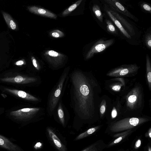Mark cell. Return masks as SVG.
Returning a JSON list of instances; mask_svg holds the SVG:
<instances>
[{
	"label": "cell",
	"mask_w": 151,
	"mask_h": 151,
	"mask_svg": "<svg viewBox=\"0 0 151 151\" xmlns=\"http://www.w3.org/2000/svg\"><path fill=\"white\" fill-rule=\"evenodd\" d=\"M69 68L65 69L48 96L47 110L50 116L53 114L59 101L61 99L69 79Z\"/></svg>",
	"instance_id": "1"
},
{
	"label": "cell",
	"mask_w": 151,
	"mask_h": 151,
	"mask_svg": "<svg viewBox=\"0 0 151 151\" xmlns=\"http://www.w3.org/2000/svg\"><path fill=\"white\" fill-rule=\"evenodd\" d=\"M44 110L40 107L26 108L12 111L10 114L15 120L26 122L35 119H39L44 115Z\"/></svg>",
	"instance_id": "2"
},
{
	"label": "cell",
	"mask_w": 151,
	"mask_h": 151,
	"mask_svg": "<svg viewBox=\"0 0 151 151\" xmlns=\"http://www.w3.org/2000/svg\"><path fill=\"white\" fill-rule=\"evenodd\" d=\"M114 39H110L104 40L100 39L97 41L92 46L88 51L86 56V58L88 59L94 54L103 51L114 43Z\"/></svg>",
	"instance_id": "3"
},
{
	"label": "cell",
	"mask_w": 151,
	"mask_h": 151,
	"mask_svg": "<svg viewBox=\"0 0 151 151\" xmlns=\"http://www.w3.org/2000/svg\"><path fill=\"white\" fill-rule=\"evenodd\" d=\"M44 55L46 59L55 68L60 67L64 63L65 56L63 54L53 50H47Z\"/></svg>",
	"instance_id": "4"
},
{
	"label": "cell",
	"mask_w": 151,
	"mask_h": 151,
	"mask_svg": "<svg viewBox=\"0 0 151 151\" xmlns=\"http://www.w3.org/2000/svg\"><path fill=\"white\" fill-rule=\"evenodd\" d=\"M104 1L109 6V7L118 12L123 14L133 20L137 21L138 19L132 14L118 0H105Z\"/></svg>",
	"instance_id": "5"
},
{
	"label": "cell",
	"mask_w": 151,
	"mask_h": 151,
	"mask_svg": "<svg viewBox=\"0 0 151 151\" xmlns=\"http://www.w3.org/2000/svg\"><path fill=\"white\" fill-rule=\"evenodd\" d=\"M3 82L27 84L36 83L39 81V78L35 77H24L18 76L14 77L5 78L1 79Z\"/></svg>",
	"instance_id": "6"
},
{
	"label": "cell",
	"mask_w": 151,
	"mask_h": 151,
	"mask_svg": "<svg viewBox=\"0 0 151 151\" xmlns=\"http://www.w3.org/2000/svg\"><path fill=\"white\" fill-rule=\"evenodd\" d=\"M139 122V119L136 118H132L127 121L119 123L113 126L111 128V132H115L130 129L137 126Z\"/></svg>",
	"instance_id": "7"
},
{
	"label": "cell",
	"mask_w": 151,
	"mask_h": 151,
	"mask_svg": "<svg viewBox=\"0 0 151 151\" xmlns=\"http://www.w3.org/2000/svg\"><path fill=\"white\" fill-rule=\"evenodd\" d=\"M0 148L7 151H24L10 139L0 134Z\"/></svg>",
	"instance_id": "8"
},
{
	"label": "cell",
	"mask_w": 151,
	"mask_h": 151,
	"mask_svg": "<svg viewBox=\"0 0 151 151\" xmlns=\"http://www.w3.org/2000/svg\"><path fill=\"white\" fill-rule=\"evenodd\" d=\"M47 131L51 141L59 151H67L66 146L61 141L52 129L48 127Z\"/></svg>",
	"instance_id": "9"
},
{
	"label": "cell",
	"mask_w": 151,
	"mask_h": 151,
	"mask_svg": "<svg viewBox=\"0 0 151 151\" xmlns=\"http://www.w3.org/2000/svg\"><path fill=\"white\" fill-rule=\"evenodd\" d=\"M4 89L12 94L25 100L35 102H39V99L24 91L7 88Z\"/></svg>",
	"instance_id": "10"
},
{
	"label": "cell",
	"mask_w": 151,
	"mask_h": 151,
	"mask_svg": "<svg viewBox=\"0 0 151 151\" xmlns=\"http://www.w3.org/2000/svg\"><path fill=\"white\" fill-rule=\"evenodd\" d=\"M107 7L111 13L127 29L130 35H134L135 32L133 26L119 14Z\"/></svg>",
	"instance_id": "11"
},
{
	"label": "cell",
	"mask_w": 151,
	"mask_h": 151,
	"mask_svg": "<svg viewBox=\"0 0 151 151\" xmlns=\"http://www.w3.org/2000/svg\"><path fill=\"white\" fill-rule=\"evenodd\" d=\"M28 10L31 12L51 18L55 19L57 16L55 14L45 9L33 6L28 7Z\"/></svg>",
	"instance_id": "12"
},
{
	"label": "cell",
	"mask_w": 151,
	"mask_h": 151,
	"mask_svg": "<svg viewBox=\"0 0 151 151\" xmlns=\"http://www.w3.org/2000/svg\"><path fill=\"white\" fill-rule=\"evenodd\" d=\"M105 9L109 18L118 28L122 34L126 38L129 39H131V37L130 35L125 29L119 22L111 13L106 5L105 6Z\"/></svg>",
	"instance_id": "13"
},
{
	"label": "cell",
	"mask_w": 151,
	"mask_h": 151,
	"mask_svg": "<svg viewBox=\"0 0 151 151\" xmlns=\"http://www.w3.org/2000/svg\"><path fill=\"white\" fill-rule=\"evenodd\" d=\"M57 108V113L59 121L62 125L65 126V113L63 109L62 99L59 101Z\"/></svg>",
	"instance_id": "14"
},
{
	"label": "cell",
	"mask_w": 151,
	"mask_h": 151,
	"mask_svg": "<svg viewBox=\"0 0 151 151\" xmlns=\"http://www.w3.org/2000/svg\"><path fill=\"white\" fill-rule=\"evenodd\" d=\"M4 18L9 27L12 30L16 29L17 25L11 16L5 12H2Z\"/></svg>",
	"instance_id": "15"
},
{
	"label": "cell",
	"mask_w": 151,
	"mask_h": 151,
	"mask_svg": "<svg viewBox=\"0 0 151 151\" xmlns=\"http://www.w3.org/2000/svg\"><path fill=\"white\" fill-rule=\"evenodd\" d=\"M92 10L95 16L101 22L103 21V16L100 7L97 4H94L92 7Z\"/></svg>",
	"instance_id": "16"
},
{
	"label": "cell",
	"mask_w": 151,
	"mask_h": 151,
	"mask_svg": "<svg viewBox=\"0 0 151 151\" xmlns=\"http://www.w3.org/2000/svg\"><path fill=\"white\" fill-rule=\"evenodd\" d=\"M97 128L93 127L88 129L86 131L79 134L74 139L75 141H77L83 139L94 132Z\"/></svg>",
	"instance_id": "17"
},
{
	"label": "cell",
	"mask_w": 151,
	"mask_h": 151,
	"mask_svg": "<svg viewBox=\"0 0 151 151\" xmlns=\"http://www.w3.org/2000/svg\"><path fill=\"white\" fill-rule=\"evenodd\" d=\"M82 1V0H78L74 4L71 5L63 12L62 15L63 16H65L69 14L80 5Z\"/></svg>",
	"instance_id": "18"
},
{
	"label": "cell",
	"mask_w": 151,
	"mask_h": 151,
	"mask_svg": "<svg viewBox=\"0 0 151 151\" xmlns=\"http://www.w3.org/2000/svg\"><path fill=\"white\" fill-rule=\"evenodd\" d=\"M105 22L106 24V29L108 32L113 34H117L116 29L112 22L109 19H106Z\"/></svg>",
	"instance_id": "19"
},
{
	"label": "cell",
	"mask_w": 151,
	"mask_h": 151,
	"mask_svg": "<svg viewBox=\"0 0 151 151\" xmlns=\"http://www.w3.org/2000/svg\"><path fill=\"white\" fill-rule=\"evenodd\" d=\"M50 35L52 37L56 38L62 37L64 35L63 32L58 29L52 31L50 33Z\"/></svg>",
	"instance_id": "20"
},
{
	"label": "cell",
	"mask_w": 151,
	"mask_h": 151,
	"mask_svg": "<svg viewBox=\"0 0 151 151\" xmlns=\"http://www.w3.org/2000/svg\"><path fill=\"white\" fill-rule=\"evenodd\" d=\"M145 42L147 47L150 49L151 48V34L150 32L148 33L146 35L145 37Z\"/></svg>",
	"instance_id": "21"
},
{
	"label": "cell",
	"mask_w": 151,
	"mask_h": 151,
	"mask_svg": "<svg viewBox=\"0 0 151 151\" xmlns=\"http://www.w3.org/2000/svg\"><path fill=\"white\" fill-rule=\"evenodd\" d=\"M82 151H99L96 144H92L87 147Z\"/></svg>",
	"instance_id": "22"
},
{
	"label": "cell",
	"mask_w": 151,
	"mask_h": 151,
	"mask_svg": "<svg viewBox=\"0 0 151 151\" xmlns=\"http://www.w3.org/2000/svg\"><path fill=\"white\" fill-rule=\"evenodd\" d=\"M142 9L145 11L151 13V7L150 6L146 3H143L141 4Z\"/></svg>",
	"instance_id": "23"
},
{
	"label": "cell",
	"mask_w": 151,
	"mask_h": 151,
	"mask_svg": "<svg viewBox=\"0 0 151 151\" xmlns=\"http://www.w3.org/2000/svg\"><path fill=\"white\" fill-rule=\"evenodd\" d=\"M31 59L34 66L37 70H39L40 67L36 59L34 57H32Z\"/></svg>",
	"instance_id": "24"
},
{
	"label": "cell",
	"mask_w": 151,
	"mask_h": 151,
	"mask_svg": "<svg viewBox=\"0 0 151 151\" xmlns=\"http://www.w3.org/2000/svg\"><path fill=\"white\" fill-rule=\"evenodd\" d=\"M125 136L126 135H125V134H124V135L119 137L118 138L115 139L113 142H111L109 146H111L115 144H116L117 143H118L119 142H120L122 139H123V138H124Z\"/></svg>",
	"instance_id": "25"
},
{
	"label": "cell",
	"mask_w": 151,
	"mask_h": 151,
	"mask_svg": "<svg viewBox=\"0 0 151 151\" xmlns=\"http://www.w3.org/2000/svg\"><path fill=\"white\" fill-rule=\"evenodd\" d=\"M14 64L16 65L22 66V65H25L26 62L24 59H22L17 61Z\"/></svg>",
	"instance_id": "26"
},
{
	"label": "cell",
	"mask_w": 151,
	"mask_h": 151,
	"mask_svg": "<svg viewBox=\"0 0 151 151\" xmlns=\"http://www.w3.org/2000/svg\"><path fill=\"white\" fill-rule=\"evenodd\" d=\"M137 97L136 96L134 95H131L130 96L128 100L130 102L132 103L136 100Z\"/></svg>",
	"instance_id": "27"
},
{
	"label": "cell",
	"mask_w": 151,
	"mask_h": 151,
	"mask_svg": "<svg viewBox=\"0 0 151 151\" xmlns=\"http://www.w3.org/2000/svg\"><path fill=\"white\" fill-rule=\"evenodd\" d=\"M129 72L127 68L124 69L122 70L120 72L121 75L123 76L127 74Z\"/></svg>",
	"instance_id": "28"
},
{
	"label": "cell",
	"mask_w": 151,
	"mask_h": 151,
	"mask_svg": "<svg viewBox=\"0 0 151 151\" xmlns=\"http://www.w3.org/2000/svg\"><path fill=\"white\" fill-rule=\"evenodd\" d=\"M141 141L140 139H138L136 142L135 145V148L136 149L138 148L141 145Z\"/></svg>",
	"instance_id": "29"
},
{
	"label": "cell",
	"mask_w": 151,
	"mask_h": 151,
	"mask_svg": "<svg viewBox=\"0 0 151 151\" xmlns=\"http://www.w3.org/2000/svg\"><path fill=\"white\" fill-rule=\"evenodd\" d=\"M147 80L150 83L151 82V72H148L147 75Z\"/></svg>",
	"instance_id": "30"
},
{
	"label": "cell",
	"mask_w": 151,
	"mask_h": 151,
	"mask_svg": "<svg viewBox=\"0 0 151 151\" xmlns=\"http://www.w3.org/2000/svg\"><path fill=\"white\" fill-rule=\"evenodd\" d=\"M117 112L116 110L114 109L113 110L111 113V115L112 118H115L116 116Z\"/></svg>",
	"instance_id": "31"
},
{
	"label": "cell",
	"mask_w": 151,
	"mask_h": 151,
	"mask_svg": "<svg viewBox=\"0 0 151 151\" xmlns=\"http://www.w3.org/2000/svg\"><path fill=\"white\" fill-rule=\"evenodd\" d=\"M121 88V87L119 86L116 85L114 86L113 87V89L115 91H118Z\"/></svg>",
	"instance_id": "32"
},
{
	"label": "cell",
	"mask_w": 151,
	"mask_h": 151,
	"mask_svg": "<svg viewBox=\"0 0 151 151\" xmlns=\"http://www.w3.org/2000/svg\"><path fill=\"white\" fill-rule=\"evenodd\" d=\"M105 107L104 105L101 106L100 108L101 113L103 114L105 112Z\"/></svg>",
	"instance_id": "33"
},
{
	"label": "cell",
	"mask_w": 151,
	"mask_h": 151,
	"mask_svg": "<svg viewBox=\"0 0 151 151\" xmlns=\"http://www.w3.org/2000/svg\"><path fill=\"white\" fill-rule=\"evenodd\" d=\"M151 128H150L149 131L148 133L149 136V137L150 138H151Z\"/></svg>",
	"instance_id": "34"
},
{
	"label": "cell",
	"mask_w": 151,
	"mask_h": 151,
	"mask_svg": "<svg viewBox=\"0 0 151 151\" xmlns=\"http://www.w3.org/2000/svg\"><path fill=\"white\" fill-rule=\"evenodd\" d=\"M148 151H151V149L150 147H149L148 149Z\"/></svg>",
	"instance_id": "35"
}]
</instances>
